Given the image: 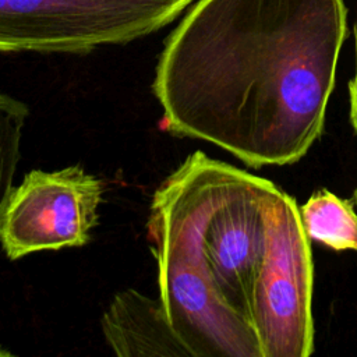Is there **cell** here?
<instances>
[{"instance_id":"5","label":"cell","mask_w":357,"mask_h":357,"mask_svg":"<svg viewBox=\"0 0 357 357\" xmlns=\"http://www.w3.org/2000/svg\"><path fill=\"white\" fill-rule=\"evenodd\" d=\"M103 183L79 166L32 170L13 188L0 218V243L8 259L43 250L81 247L98 222Z\"/></svg>"},{"instance_id":"8","label":"cell","mask_w":357,"mask_h":357,"mask_svg":"<svg viewBox=\"0 0 357 357\" xmlns=\"http://www.w3.org/2000/svg\"><path fill=\"white\" fill-rule=\"evenodd\" d=\"M29 112L21 100L0 93V218L13 191L22 128Z\"/></svg>"},{"instance_id":"1","label":"cell","mask_w":357,"mask_h":357,"mask_svg":"<svg viewBox=\"0 0 357 357\" xmlns=\"http://www.w3.org/2000/svg\"><path fill=\"white\" fill-rule=\"evenodd\" d=\"M346 38L344 0H198L156 64L162 128L250 167L296 163L324 131Z\"/></svg>"},{"instance_id":"9","label":"cell","mask_w":357,"mask_h":357,"mask_svg":"<svg viewBox=\"0 0 357 357\" xmlns=\"http://www.w3.org/2000/svg\"><path fill=\"white\" fill-rule=\"evenodd\" d=\"M354 39H356V70L354 75L349 82V99H350V121L357 132V22L354 25Z\"/></svg>"},{"instance_id":"7","label":"cell","mask_w":357,"mask_h":357,"mask_svg":"<svg viewBox=\"0 0 357 357\" xmlns=\"http://www.w3.org/2000/svg\"><path fill=\"white\" fill-rule=\"evenodd\" d=\"M305 234L335 251H357V209L353 199H343L319 188L298 206Z\"/></svg>"},{"instance_id":"3","label":"cell","mask_w":357,"mask_h":357,"mask_svg":"<svg viewBox=\"0 0 357 357\" xmlns=\"http://www.w3.org/2000/svg\"><path fill=\"white\" fill-rule=\"evenodd\" d=\"M314 264L296 198L282 188L268 209L266 245L251 293L250 322L261 357L314 353Z\"/></svg>"},{"instance_id":"6","label":"cell","mask_w":357,"mask_h":357,"mask_svg":"<svg viewBox=\"0 0 357 357\" xmlns=\"http://www.w3.org/2000/svg\"><path fill=\"white\" fill-rule=\"evenodd\" d=\"M102 332L116 356L190 357L172 328L160 300L126 289L117 293L100 321Z\"/></svg>"},{"instance_id":"2","label":"cell","mask_w":357,"mask_h":357,"mask_svg":"<svg viewBox=\"0 0 357 357\" xmlns=\"http://www.w3.org/2000/svg\"><path fill=\"white\" fill-rule=\"evenodd\" d=\"M194 0H0V52L86 53L153 33Z\"/></svg>"},{"instance_id":"4","label":"cell","mask_w":357,"mask_h":357,"mask_svg":"<svg viewBox=\"0 0 357 357\" xmlns=\"http://www.w3.org/2000/svg\"><path fill=\"white\" fill-rule=\"evenodd\" d=\"M159 300L190 357H261L250 321L220 294L198 241L172 227H151Z\"/></svg>"},{"instance_id":"10","label":"cell","mask_w":357,"mask_h":357,"mask_svg":"<svg viewBox=\"0 0 357 357\" xmlns=\"http://www.w3.org/2000/svg\"><path fill=\"white\" fill-rule=\"evenodd\" d=\"M353 202H354V206H356V209H357V187H356L354 191H353Z\"/></svg>"}]
</instances>
